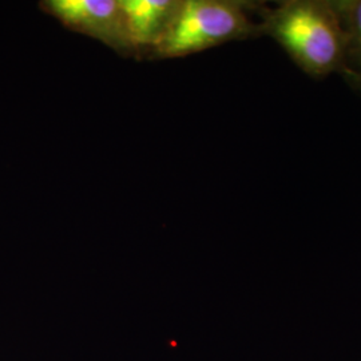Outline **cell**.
Listing matches in <instances>:
<instances>
[{
    "label": "cell",
    "mask_w": 361,
    "mask_h": 361,
    "mask_svg": "<svg viewBox=\"0 0 361 361\" xmlns=\"http://www.w3.org/2000/svg\"><path fill=\"white\" fill-rule=\"evenodd\" d=\"M39 7L71 31L95 39L121 55H135L121 0H44Z\"/></svg>",
    "instance_id": "3957f363"
},
{
    "label": "cell",
    "mask_w": 361,
    "mask_h": 361,
    "mask_svg": "<svg viewBox=\"0 0 361 361\" xmlns=\"http://www.w3.org/2000/svg\"><path fill=\"white\" fill-rule=\"evenodd\" d=\"M255 7L234 0H180L168 32L152 55L157 59L183 58L224 43L261 37V16Z\"/></svg>",
    "instance_id": "7a4b0ae2"
},
{
    "label": "cell",
    "mask_w": 361,
    "mask_h": 361,
    "mask_svg": "<svg viewBox=\"0 0 361 361\" xmlns=\"http://www.w3.org/2000/svg\"><path fill=\"white\" fill-rule=\"evenodd\" d=\"M261 35L277 42L310 77L347 70V43L334 1L288 0L261 10Z\"/></svg>",
    "instance_id": "6da1fadb"
},
{
    "label": "cell",
    "mask_w": 361,
    "mask_h": 361,
    "mask_svg": "<svg viewBox=\"0 0 361 361\" xmlns=\"http://www.w3.org/2000/svg\"><path fill=\"white\" fill-rule=\"evenodd\" d=\"M135 55L153 52L180 6V0H121Z\"/></svg>",
    "instance_id": "277c9868"
},
{
    "label": "cell",
    "mask_w": 361,
    "mask_h": 361,
    "mask_svg": "<svg viewBox=\"0 0 361 361\" xmlns=\"http://www.w3.org/2000/svg\"><path fill=\"white\" fill-rule=\"evenodd\" d=\"M347 43V70L361 71V0H335Z\"/></svg>",
    "instance_id": "5b68a950"
}]
</instances>
